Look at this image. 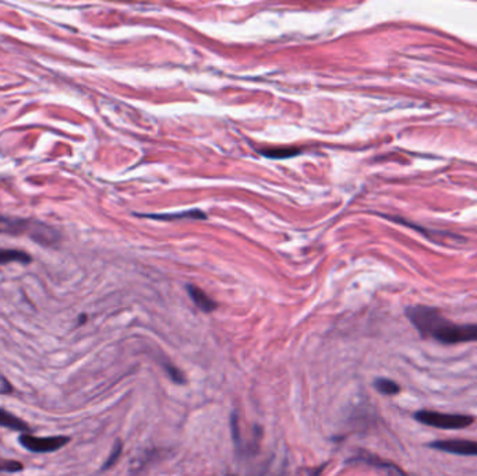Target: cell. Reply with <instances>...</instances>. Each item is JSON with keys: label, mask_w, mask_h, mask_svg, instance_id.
<instances>
[{"label": "cell", "mask_w": 477, "mask_h": 476, "mask_svg": "<svg viewBox=\"0 0 477 476\" xmlns=\"http://www.w3.org/2000/svg\"><path fill=\"white\" fill-rule=\"evenodd\" d=\"M406 316L425 338H433L444 345L477 341V324H455L430 306H411Z\"/></svg>", "instance_id": "1"}, {"label": "cell", "mask_w": 477, "mask_h": 476, "mask_svg": "<svg viewBox=\"0 0 477 476\" xmlns=\"http://www.w3.org/2000/svg\"><path fill=\"white\" fill-rule=\"evenodd\" d=\"M0 234L8 235H29L34 240L45 244H52L59 238L55 231L49 230L42 224H34L28 220L20 218H6L0 217Z\"/></svg>", "instance_id": "2"}, {"label": "cell", "mask_w": 477, "mask_h": 476, "mask_svg": "<svg viewBox=\"0 0 477 476\" xmlns=\"http://www.w3.org/2000/svg\"><path fill=\"white\" fill-rule=\"evenodd\" d=\"M415 419L423 425L439 428V429H465L475 422L474 416L468 415H455V414H443L436 411H419L415 414Z\"/></svg>", "instance_id": "3"}, {"label": "cell", "mask_w": 477, "mask_h": 476, "mask_svg": "<svg viewBox=\"0 0 477 476\" xmlns=\"http://www.w3.org/2000/svg\"><path fill=\"white\" fill-rule=\"evenodd\" d=\"M20 444L31 451V453H55L57 450H60L62 447H64L69 442L70 438L66 436H53V438H38V436H32L29 433H22L18 439Z\"/></svg>", "instance_id": "4"}, {"label": "cell", "mask_w": 477, "mask_h": 476, "mask_svg": "<svg viewBox=\"0 0 477 476\" xmlns=\"http://www.w3.org/2000/svg\"><path fill=\"white\" fill-rule=\"evenodd\" d=\"M429 447L450 454L477 457V442L474 440H439L430 443Z\"/></svg>", "instance_id": "5"}, {"label": "cell", "mask_w": 477, "mask_h": 476, "mask_svg": "<svg viewBox=\"0 0 477 476\" xmlns=\"http://www.w3.org/2000/svg\"><path fill=\"white\" fill-rule=\"evenodd\" d=\"M187 292H189L192 300L196 303V306H197L200 310L210 313V312H213V310L217 309V303H215V302H214L203 289H200L199 286L189 285V286H187Z\"/></svg>", "instance_id": "6"}, {"label": "cell", "mask_w": 477, "mask_h": 476, "mask_svg": "<svg viewBox=\"0 0 477 476\" xmlns=\"http://www.w3.org/2000/svg\"><path fill=\"white\" fill-rule=\"evenodd\" d=\"M0 428H6L8 430H14V432H22V433H27V430H29L28 425L17 418L15 415L7 412L6 410H1L0 408Z\"/></svg>", "instance_id": "7"}, {"label": "cell", "mask_w": 477, "mask_h": 476, "mask_svg": "<svg viewBox=\"0 0 477 476\" xmlns=\"http://www.w3.org/2000/svg\"><path fill=\"white\" fill-rule=\"evenodd\" d=\"M355 461H362V463H366L369 465H373L376 468H380V470H385L390 476H408L399 467H397L395 464L392 463H388V461H383L377 457H371V456H367V457H360V458H356Z\"/></svg>", "instance_id": "8"}, {"label": "cell", "mask_w": 477, "mask_h": 476, "mask_svg": "<svg viewBox=\"0 0 477 476\" xmlns=\"http://www.w3.org/2000/svg\"><path fill=\"white\" fill-rule=\"evenodd\" d=\"M31 255L22 250L0 248V265L7 262H31Z\"/></svg>", "instance_id": "9"}, {"label": "cell", "mask_w": 477, "mask_h": 476, "mask_svg": "<svg viewBox=\"0 0 477 476\" xmlns=\"http://www.w3.org/2000/svg\"><path fill=\"white\" fill-rule=\"evenodd\" d=\"M374 386L383 396H397L401 391L399 384L390 379H377L374 382Z\"/></svg>", "instance_id": "10"}, {"label": "cell", "mask_w": 477, "mask_h": 476, "mask_svg": "<svg viewBox=\"0 0 477 476\" xmlns=\"http://www.w3.org/2000/svg\"><path fill=\"white\" fill-rule=\"evenodd\" d=\"M259 153L268 158H289V157L297 155L299 153H301V150L300 148H266V150H261Z\"/></svg>", "instance_id": "11"}, {"label": "cell", "mask_w": 477, "mask_h": 476, "mask_svg": "<svg viewBox=\"0 0 477 476\" xmlns=\"http://www.w3.org/2000/svg\"><path fill=\"white\" fill-rule=\"evenodd\" d=\"M151 218L158 220H178V218H207V216L201 214V211H189L183 214H173V216H151Z\"/></svg>", "instance_id": "12"}, {"label": "cell", "mask_w": 477, "mask_h": 476, "mask_svg": "<svg viewBox=\"0 0 477 476\" xmlns=\"http://www.w3.org/2000/svg\"><path fill=\"white\" fill-rule=\"evenodd\" d=\"M120 454H122V443H120V442H116L115 446H113V449H112V451H111V456H109V458L105 461L102 470H109L111 467H113V465L116 464V461L119 460Z\"/></svg>", "instance_id": "13"}, {"label": "cell", "mask_w": 477, "mask_h": 476, "mask_svg": "<svg viewBox=\"0 0 477 476\" xmlns=\"http://www.w3.org/2000/svg\"><path fill=\"white\" fill-rule=\"evenodd\" d=\"M22 468V464L18 461H0V472H18Z\"/></svg>", "instance_id": "14"}, {"label": "cell", "mask_w": 477, "mask_h": 476, "mask_svg": "<svg viewBox=\"0 0 477 476\" xmlns=\"http://www.w3.org/2000/svg\"><path fill=\"white\" fill-rule=\"evenodd\" d=\"M166 370H168L171 379H172L175 383H178V384L185 383V376H183V373H182L179 369H176L173 365H166Z\"/></svg>", "instance_id": "15"}]
</instances>
